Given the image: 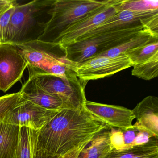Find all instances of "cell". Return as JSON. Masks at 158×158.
I'll return each instance as SVG.
<instances>
[{
  "label": "cell",
  "instance_id": "cell-2",
  "mask_svg": "<svg viewBox=\"0 0 158 158\" xmlns=\"http://www.w3.org/2000/svg\"><path fill=\"white\" fill-rule=\"evenodd\" d=\"M16 46L27 62L29 78L44 74L77 76L72 70V62L66 59L64 49L58 43L35 40Z\"/></svg>",
  "mask_w": 158,
  "mask_h": 158
},
{
  "label": "cell",
  "instance_id": "cell-22",
  "mask_svg": "<svg viewBox=\"0 0 158 158\" xmlns=\"http://www.w3.org/2000/svg\"><path fill=\"white\" fill-rule=\"evenodd\" d=\"M124 10L133 11L158 10V1L122 0L120 4V11Z\"/></svg>",
  "mask_w": 158,
  "mask_h": 158
},
{
  "label": "cell",
  "instance_id": "cell-1",
  "mask_svg": "<svg viewBox=\"0 0 158 158\" xmlns=\"http://www.w3.org/2000/svg\"><path fill=\"white\" fill-rule=\"evenodd\" d=\"M110 128L85 108L58 110L47 123L36 131V148L52 155L64 156Z\"/></svg>",
  "mask_w": 158,
  "mask_h": 158
},
{
  "label": "cell",
  "instance_id": "cell-11",
  "mask_svg": "<svg viewBox=\"0 0 158 158\" xmlns=\"http://www.w3.org/2000/svg\"><path fill=\"white\" fill-rule=\"evenodd\" d=\"M58 110L44 109L21 97L18 103L3 120L20 127H25L37 131Z\"/></svg>",
  "mask_w": 158,
  "mask_h": 158
},
{
  "label": "cell",
  "instance_id": "cell-17",
  "mask_svg": "<svg viewBox=\"0 0 158 158\" xmlns=\"http://www.w3.org/2000/svg\"><path fill=\"white\" fill-rule=\"evenodd\" d=\"M110 128L96 135L79 153L77 158H105L114 149L110 141Z\"/></svg>",
  "mask_w": 158,
  "mask_h": 158
},
{
  "label": "cell",
  "instance_id": "cell-24",
  "mask_svg": "<svg viewBox=\"0 0 158 158\" xmlns=\"http://www.w3.org/2000/svg\"><path fill=\"white\" fill-rule=\"evenodd\" d=\"M16 4L12 6L5 12L0 15V44L5 43V35L7 26L9 24L11 16L14 10Z\"/></svg>",
  "mask_w": 158,
  "mask_h": 158
},
{
  "label": "cell",
  "instance_id": "cell-4",
  "mask_svg": "<svg viewBox=\"0 0 158 158\" xmlns=\"http://www.w3.org/2000/svg\"><path fill=\"white\" fill-rule=\"evenodd\" d=\"M112 0H54L51 18L38 40L53 43L68 27Z\"/></svg>",
  "mask_w": 158,
  "mask_h": 158
},
{
  "label": "cell",
  "instance_id": "cell-23",
  "mask_svg": "<svg viewBox=\"0 0 158 158\" xmlns=\"http://www.w3.org/2000/svg\"><path fill=\"white\" fill-rule=\"evenodd\" d=\"M21 98L20 91L0 97V121L3 120Z\"/></svg>",
  "mask_w": 158,
  "mask_h": 158
},
{
  "label": "cell",
  "instance_id": "cell-19",
  "mask_svg": "<svg viewBox=\"0 0 158 158\" xmlns=\"http://www.w3.org/2000/svg\"><path fill=\"white\" fill-rule=\"evenodd\" d=\"M132 75L139 78L150 80L158 75V52L151 58L133 65Z\"/></svg>",
  "mask_w": 158,
  "mask_h": 158
},
{
  "label": "cell",
  "instance_id": "cell-18",
  "mask_svg": "<svg viewBox=\"0 0 158 158\" xmlns=\"http://www.w3.org/2000/svg\"><path fill=\"white\" fill-rule=\"evenodd\" d=\"M156 40H158V33L150 29H143L126 42L99 54L97 57H117L129 50L138 48Z\"/></svg>",
  "mask_w": 158,
  "mask_h": 158
},
{
  "label": "cell",
  "instance_id": "cell-7",
  "mask_svg": "<svg viewBox=\"0 0 158 158\" xmlns=\"http://www.w3.org/2000/svg\"><path fill=\"white\" fill-rule=\"evenodd\" d=\"M138 27H144L158 33V10L145 11H121L77 40L110 31Z\"/></svg>",
  "mask_w": 158,
  "mask_h": 158
},
{
  "label": "cell",
  "instance_id": "cell-14",
  "mask_svg": "<svg viewBox=\"0 0 158 158\" xmlns=\"http://www.w3.org/2000/svg\"><path fill=\"white\" fill-rule=\"evenodd\" d=\"M137 120L136 123L158 137V98L146 97L132 110Z\"/></svg>",
  "mask_w": 158,
  "mask_h": 158
},
{
  "label": "cell",
  "instance_id": "cell-6",
  "mask_svg": "<svg viewBox=\"0 0 158 158\" xmlns=\"http://www.w3.org/2000/svg\"><path fill=\"white\" fill-rule=\"evenodd\" d=\"M33 78L42 89L60 99L64 108L77 110L84 108L87 100L85 88L88 81L77 76L68 78L52 74L40 75Z\"/></svg>",
  "mask_w": 158,
  "mask_h": 158
},
{
  "label": "cell",
  "instance_id": "cell-12",
  "mask_svg": "<svg viewBox=\"0 0 158 158\" xmlns=\"http://www.w3.org/2000/svg\"><path fill=\"white\" fill-rule=\"evenodd\" d=\"M84 108L110 128L127 129L133 127L135 119L132 110L122 106L109 105L86 100Z\"/></svg>",
  "mask_w": 158,
  "mask_h": 158
},
{
  "label": "cell",
  "instance_id": "cell-13",
  "mask_svg": "<svg viewBox=\"0 0 158 158\" xmlns=\"http://www.w3.org/2000/svg\"><path fill=\"white\" fill-rule=\"evenodd\" d=\"M110 141L114 149L125 150L135 146L144 145L157 138L135 123L127 129L110 128Z\"/></svg>",
  "mask_w": 158,
  "mask_h": 158
},
{
  "label": "cell",
  "instance_id": "cell-10",
  "mask_svg": "<svg viewBox=\"0 0 158 158\" xmlns=\"http://www.w3.org/2000/svg\"><path fill=\"white\" fill-rule=\"evenodd\" d=\"M27 66L16 45L0 44V90L6 92L21 80Z\"/></svg>",
  "mask_w": 158,
  "mask_h": 158
},
{
  "label": "cell",
  "instance_id": "cell-5",
  "mask_svg": "<svg viewBox=\"0 0 158 158\" xmlns=\"http://www.w3.org/2000/svg\"><path fill=\"white\" fill-rule=\"evenodd\" d=\"M145 29L147 28L138 27L110 31L77 40L63 48L68 60L74 63H81L120 46Z\"/></svg>",
  "mask_w": 158,
  "mask_h": 158
},
{
  "label": "cell",
  "instance_id": "cell-8",
  "mask_svg": "<svg viewBox=\"0 0 158 158\" xmlns=\"http://www.w3.org/2000/svg\"><path fill=\"white\" fill-rule=\"evenodd\" d=\"M133 66L125 53L117 57H97L81 63L72 62V69L78 78L84 81L97 80L113 75Z\"/></svg>",
  "mask_w": 158,
  "mask_h": 158
},
{
  "label": "cell",
  "instance_id": "cell-15",
  "mask_svg": "<svg viewBox=\"0 0 158 158\" xmlns=\"http://www.w3.org/2000/svg\"><path fill=\"white\" fill-rule=\"evenodd\" d=\"M20 93L22 98L44 109L56 110L64 108L60 99L42 89L33 77L23 84Z\"/></svg>",
  "mask_w": 158,
  "mask_h": 158
},
{
  "label": "cell",
  "instance_id": "cell-25",
  "mask_svg": "<svg viewBox=\"0 0 158 158\" xmlns=\"http://www.w3.org/2000/svg\"><path fill=\"white\" fill-rule=\"evenodd\" d=\"M32 141V158H62L63 156L52 155L36 148V131L30 129Z\"/></svg>",
  "mask_w": 158,
  "mask_h": 158
},
{
  "label": "cell",
  "instance_id": "cell-21",
  "mask_svg": "<svg viewBox=\"0 0 158 158\" xmlns=\"http://www.w3.org/2000/svg\"><path fill=\"white\" fill-rule=\"evenodd\" d=\"M19 140L13 158H32L31 132L28 127H20Z\"/></svg>",
  "mask_w": 158,
  "mask_h": 158
},
{
  "label": "cell",
  "instance_id": "cell-9",
  "mask_svg": "<svg viewBox=\"0 0 158 158\" xmlns=\"http://www.w3.org/2000/svg\"><path fill=\"white\" fill-rule=\"evenodd\" d=\"M121 2L122 0H112L109 4L70 26L53 43H58L62 48L73 43L77 39L120 11Z\"/></svg>",
  "mask_w": 158,
  "mask_h": 158
},
{
  "label": "cell",
  "instance_id": "cell-16",
  "mask_svg": "<svg viewBox=\"0 0 158 158\" xmlns=\"http://www.w3.org/2000/svg\"><path fill=\"white\" fill-rule=\"evenodd\" d=\"M20 127L0 121V158H13L19 140Z\"/></svg>",
  "mask_w": 158,
  "mask_h": 158
},
{
  "label": "cell",
  "instance_id": "cell-27",
  "mask_svg": "<svg viewBox=\"0 0 158 158\" xmlns=\"http://www.w3.org/2000/svg\"><path fill=\"white\" fill-rule=\"evenodd\" d=\"M89 144V143H88ZM88 144H85L82 146H80L79 148L75 149L74 150L70 152L69 153L66 154V155L63 156L62 158H77L79 153L81 152V151L87 146Z\"/></svg>",
  "mask_w": 158,
  "mask_h": 158
},
{
  "label": "cell",
  "instance_id": "cell-3",
  "mask_svg": "<svg viewBox=\"0 0 158 158\" xmlns=\"http://www.w3.org/2000/svg\"><path fill=\"white\" fill-rule=\"evenodd\" d=\"M54 0H35L15 7L7 26L5 43L14 45L38 40L46 24L44 16L50 14Z\"/></svg>",
  "mask_w": 158,
  "mask_h": 158
},
{
  "label": "cell",
  "instance_id": "cell-20",
  "mask_svg": "<svg viewBox=\"0 0 158 158\" xmlns=\"http://www.w3.org/2000/svg\"><path fill=\"white\" fill-rule=\"evenodd\" d=\"M158 52V40H154L124 52L133 64H138L151 58Z\"/></svg>",
  "mask_w": 158,
  "mask_h": 158
},
{
  "label": "cell",
  "instance_id": "cell-26",
  "mask_svg": "<svg viewBox=\"0 0 158 158\" xmlns=\"http://www.w3.org/2000/svg\"><path fill=\"white\" fill-rule=\"evenodd\" d=\"M131 158H158V146Z\"/></svg>",
  "mask_w": 158,
  "mask_h": 158
}]
</instances>
